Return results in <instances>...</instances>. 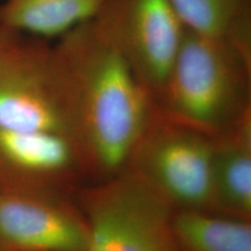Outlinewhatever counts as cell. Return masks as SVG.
<instances>
[{"label": "cell", "mask_w": 251, "mask_h": 251, "mask_svg": "<svg viewBox=\"0 0 251 251\" xmlns=\"http://www.w3.org/2000/svg\"><path fill=\"white\" fill-rule=\"evenodd\" d=\"M67 70L76 140L94 183L125 170L155 100L96 20L55 43Z\"/></svg>", "instance_id": "6da1fadb"}, {"label": "cell", "mask_w": 251, "mask_h": 251, "mask_svg": "<svg viewBox=\"0 0 251 251\" xmlns=\"http://www.w3.org/2000/svg\"><path fill=\"white\" fill-rule=\"evenodd\" d=\"M86 251H179L174 209L139 178L122 171L80 192Z\"/></svg>", "instance_id": "5b68a950"}, {"label": "cell", "mask_w": 251, "mask_h": 251, "mask_svg": "<svg viewBox=\"0 0 251 251\" xmlns=\"http://www.w3.org/2000/svg\"><path fill=\"white\" fill-rule=\"evenodd\" d=\"M214 137L155 108L124 171L146 184L174 211H211Z\"/></svg>", "instance_id": "277c9868"}, {"label": "cell", "mask_w": 251, "mask_h": 251, "mask_svg": "<svg viewBox=\"0 0 251 251\" xmlns=\"http://www.w3.org/2000/svg\"><path fill=\"white\" fill-rule=\"evenodd\" d=\"M89 228L69 196L0 192V251H86Z\"/></svg>", "instance_id": "ba28073f"}, {"label": "cell", "mask_w": 251, "mask_h": 251, "mask_svg": "<svg viewBox=\"0 0 251 251\" xmlns=\"http://www.w3.org/2000/svg\"><path fill=\"white\" fill-rule=\"evenodd\" d=\"M94 20L155 100L164 86L186 28L169 0H109Z\"/></svg>", "instance_id": "8992f818"}, {"label": "cell", "mask_w": 251, "mask_h": 251, "mask_svg": "<svg viewBox=\"0 0 251 251\" xmlns=\"http://www.w3.org/2000/svg\"><path fill=\"white\" fill-rule=\"evenodd\" d=\"M187 30L251 55V0H169Z\"/></svg>", "instance_id": "8fae6325"}, {"label": "cell", "mask_w": 251, "mask_h": 251, "mask_svg": "<svg viewBox=\"0 0 251 251\" xmlns=\"http://www.w3.org/2000/svg\"><path fill=\"white\" fill-rule=\"evenodd\" d=\"M17 34L18 33H14V31L4 29V28H0V50L4 48V47L9 42V41H11L15 35H17Z\"/></svg>", "instance_id": "4fadbf2b"}, {"label": "cell", "mask_w": 251, "mask_h": 251, "mask_svg": "<svg viewBox=\"0 0 251 251\" xmlns=\"http://www.w3.org/2000/svg\"><path fill=\"white\" fill-rule=\"evenodd\" d=\"M179 251H251V221L211 211H174Z\"/></svg>", "instance_id": "7c38bea8"}, {"label": "cell", "mask_w": 251, "mask_h": 251, "mask_svg": "<svg viewBox=\"0 0 251 251\" xmlns=\"http://www.w3.org/2000/svg\"><path fill=\"white\" fill-rule=\"evenodd\" d=\"M155 105L165 117L213 137L225 133L251 112V55L186 29Z\"/></svg>", "instance_id": "7a4b0ae2"}, {"label": "cell", "mask_w": 251, "mask_h": 251, "mask_svg": "<svg viewBox=\"0 0 251 251\" xmlns=\"http://www.w3.org/2000/svg\"><path fill=\"white\" fill-rule=\"evenodd\" d=\"M0 128L58 134L77 143L70 85L56 45L17 34L0 50Z\"/></svg>", "instance_id": "3957f363"}, {"label": "cell", "mask_w": 251, "mask_h": 251, "mask_svg": "<svg viewBox=\"0 0 251 251\" xmlns=\"http://www.w3.org/2000/svg\"><path fill=\"white\" fill-rule=\"evenodd\" d=\"M83 178L85 161L70 137L0 128V192L70 197Z\"/></svg>", "instance_id": "52a82bcc"}, {"label": "cell", "mask_w": 251, "mask_h": 251, "mask_svg": "<svg viewBox=\"0 0 251 251\" xmlns=\"http://www.w3.org/2000/svg\"><path fill=\"white\" fill-rule=\"evenodd\" d=\"M109 0H1L0 28L36 39H61L101 13Z\"/></svg>", "instance_id": "30bf717a"}, {"label": "cell", "mask_w": 251, "mask_h": 251, "mask_svg": "<svg viewBox=\"0 0 251 251\" xmlns=\"http://www.w3.org/2000/svg\"><path fill=\"white\" fill-rule=\"evenodd\" d=\"M211 212L251 221V112L214 137Z\"/></svg>", "instance_id": "9c48e42d"}]
</instances>
